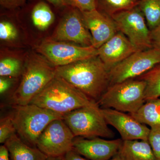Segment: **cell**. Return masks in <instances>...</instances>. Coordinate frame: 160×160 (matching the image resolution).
<instances>
[{"mask_svg":"<svg viewBox=\"0 0 160 160\" xmlns=\"http://www.w3.org/2000/svg\"><path fill=\"white\" fill-rule=\"evenodd\" d=\"M51 39L71 42L80 46H92L91 35L83 19L82 12L76 8L62 18Z\"/></svg>","mask_w":160,"mask_h":160,"instance_id":"11","label":"cell"},{"mask_svg":"<svg viewBox=\"0 0 160 160\" xmlns=\"http://www.w3.org/2000/svg\"><path fill=\"white\" fill-rule=\"evenodd\" d=\"M138 1V2H139V1H140V0H137Z\"/></svg>","mask_w":160,"mask_h":160,"instance_id":"36","label":"cell"},{"mask_svg":"<svg viewBox=\"0 0 160 160\" xmlns=\"http://www.w3.org/2000/svg\"><path fill=\"white\" fill-rule=\"evenodd\" d=\"M17 134L16 129L11 114L1 118L0 120V143L4 144L9 138Z\"/></svg>","mask_w":160,"mask_h":160,"instance_id":"24","label":"cell"},{"mask_svg":"<svg viewBox=\"0 0 160 160\" xmlns=\"http://www.w3.org/2000/svg\"><path fill=\"white\" fill-rule=\"evenodd\" d=\"M146 83L145 102L160 97V64L137 78Z\"/></svg>","mask_w":160,"mask_h":160,"instance_id":"19","label":"cell"},{"mask_svg":"<svg viewBox=\"0 0 160 160\" xmlns=\"http://www.w3.org/2000/svg\"><path fill=\"white\" fill-rule=\"evenodd\" d=\"M138 6L151 31L160 23V0H140Z\"/></svg>","mask_w":160,"mask_h":160,"instance_id":"21","label":"cell"},{"mask_svg":"<svg viewBox=\"0 0 160 160\" xmlns=\"http://www.w3.org/2000/svg\"><path fill=\"white\" fill-rule=\"evenodd\" d=\"M66 5L72 6L81 12L97 9V0H64Z\"/></svg>","mask_w":160,"mask_h":160,"instance_id":"27","label":"cell"},{"mask_svg":"<svg viewBox=\"0 0 160 160\" xmlns=\"http://www.w3.org/2000/svg\"><path fill=\"white\" fill-rule=\"evenodd\" d=\"M160 64V51L151 48L132 53L109 71L110 85L135 79Z\"/></svg>","mask_w":160,"mask_h":160,"instance_id":"9","label":"cell"},{"mask_svg":"<svg viewBox=\"0 0 160 160\" xmlns=\"http://www.w3.org/2000/svg\"><path fill=\"white\" fill-rule=\"evenodd\" d=\"M18 31L14 25L8 21L0 23V38L3 41H10L18 37Z\"/></svg>","mask_w":160,"mask_h":160,"instance_id":"26","label":"cell"},{"mask_svg":"<svg viewBox=\"0 0 160 160\" xmlns=\"http://www.w3.org/2000/svg\"><path fill=\"white\" fill-rule=\"evenodd\" d=\"M98 56L108 71L138 51L125 35L118 31L98 49Z\"/></svg>","mask_w":160,"mask_h":160,"instance_id":"15","label":"cell"},{"mask_svg":"<svg viewBox=\"0 0 160 160\" xmlns=\"http://www.w3.org/2000/svg\"><path fill=\"white\" fill-rule=\"evenodd\" d=\"M75 136L62 118L51 122L37 141L36 147L48 157L64 158L73 149Z\"/></svg>","mask_w":160,"mask_h":160,"instance_id":"10","label":"cell"},{"mask_svg":"<svg viewBox=\"0 0 160 160\" xmlns=\"http://www.w3.org/2000/svg\"><path fill=\"white\" fill-rule=\"evenodd\" d=\"M137 0H97L100 10L112 16L115 13L123 10L131 9L137 6Z\"/></svg>","mask_w":160,"mask_h":160,"instance_id":"22","label":"cell"},{"mask_svg":"<svg viewBox=\"0 0 160 160\" xmlns=\"http://www.w3.org/2000/svg\"><path fill=\"white\" fill-rule=\"evenodd\" d=\"M63 119L75 137L112 138L115 133L108 126L98 103L65 113Z\"/></svg>","mask_w":160,"mask_h":160,"instance_id":"6","label":"cell"},{"mask_svg":"<svg viewBox=\"0 0 160 160\" xmlns=\"http://www.w3.org/2000/svg\"><path fill=\"white\" fill-rule=\"evenodd\" d=\"M122 160L121 159V158L119 156L118 154L116 155L114 157H113V158H112L111 159H110V160Z\"/></svg>","mask_w":160,"mask_h":160,"instance_id":"35","label":"cell"},{"mask_svg":"<svg viewBox=\"0 0 160 160\" xmlns=\"http://www.w3.org/2000/svg\"><path fill=\"white\" fill-rule=\"evenodd\" d=\"M18 78L1 77H0V94L3 97L9 92L14 85Z\"/></svg>","mask_w":160,"mask_h":160,"instance_id":"28","label":"cell"},{"mask_svg":"<svg viewBox=\"0 0 160 160\" xmlns=\"http://www.w3.org/2000/svg\"><path fill=\"white\" fill-rule=\"evenodd\" d=\"M96 103L62 78L56 76L30 104L64 114Z\"/></svg>","mask_w":160,"mask_h":160,"instance_id":"3","label":"cell"},{"mask_svg":"<svg viewBox=\"0 0 160 160\" xmlns=\"http://www.w3.org/2000/svg\"><path fill=\"white\" fill-rule=\"evenodd\" d=\"M26 0H0L1 5L8 9H13L22 5Z\"/></svg>","mask_w":160,"mask_h":160,"instance_id":"30","label":"cell"},{"mask_svg":"<svg viewBox=\"0 0 160 160\" xmlns=\"http://www.w3.org/2000/svg\"><path fill=\"white\" fill-rule=\"evenodd\" d=\"M10 113L17 134L28 146L37 147V141L47 126L64 114L42 108L34 104L11 106Z\"/></svg>","mask_w":160,"mask_h":160,"instance_id":"4","label":"cell"},{"mask_svg":"<svg viewBox=\"0 0 160 160\" xmlns=\"http://www.w3.org/2000/svg\"><path fill=\"white\" fill-rule=\"evenodd\" d=\"M21 76L19 84L9 99L11 106L30 104L56 76V67L42 56L30 53L26 58Z\"/></svg>","mask_w":160,"mask_h":160,"instance_id":"2","label":"cell"},{"mask_svg":"<svg viewBox=\"0 0 160 160\" xmlns=\"http://www.w3.org/2000/svg\"><path fill=\"white\" fill-rule=\"evenodd\" d=\"M150 39L152 48L160 51V23L150 31Z\"/></svg>","mask_w":160,"mask_h":160,"instance_id":"29","label":"cell"},{"mask_svg":"<svg viewBox=\"0 0 160 160\" xmlns=\"http://www.w3.org/2000/svg\"><path fill=\"white\" fill-rule=\"evenodd\" d=\"M83 19L91 35L92 46L98 49L118 32L111 16L98 9L82 12Z\"/></svg>","mask_w":160,"mask_h":160,"instance_id":"14","label":"cell"},{"mask_svg":"<svg viewBox=\"0 0 160 160\" xmlns=\"http://www.w3.org/2000/svg\"><path fill=\"white\" fill-rule=\"evenodd\" d=\"M49 2L53 4L55 6L62 7L66 6L64 0H47Z\"/></svg>","mask_w":160,"mask_h":160,"instance_id":"33","label":"cell"},{"mask_svg":"<svg viewBox=\"0 0 160 160\" xmlns=\"http://www.w3.org/2000/svg\"><path fill=\"white\" fill-rule=\"evenodd\" d=\"M32 19L33 25L37 29L45 30L54 22V14L48 5L43 2H40L32 9Z\"/></svg>","mask_w":160,"mask_h":160,"instance_id":"20","label":"cell"},{"mask_svg":"<svg viewBox=\"0 0 160 160\" xmlns=\"http://www.w3.org/2000/svg\"><path fill=\"white\" fill-rule=\"evenodd\" d=\"M122 142V139L75 137L73 149L89 160H109L118 154Z\"/></svg>","mask_w":160,"mask_h":160,"instance_id":"13","label":"cell"},{"mask_svg":"<svg viewBox=\"0 0 160 160\" xmlns=\"http://www.w3.org/2000/svg\"><path fill=\"white\" fill-rule=\"evenodd\" d=\"M36 49L56 67L98 56V49L93 46L76 45L51 39L43 41Z\"/></svg>","mask_w":160,"mask_h":160,"instance_id":"7","label":"cell"},{"mask_svg":"<svg viewBox=\"0 0 160 160\" xmlns=\"http://www.w3.org/2000/svg\"><path fill=\"white\" fill-rule=\"evenodd\" d=\"M118 154L122 160H156L148 141H123Z\"/></svg>","mask_w":160,"mask_h":160,"instance_id":"17","label":"cell"},{"mask_svg":"<svg viewBox=\"0 0 160 160\" xmlns=\"http://www.w3.org/2000/svg\"><path fill=\"white\" fill-rule=\"evenodd\" d=\"M148 142L156 160H160V125L150 127Z\"/></svg>","mask_w":160,"mask_h":160,"instance_id":"25","label":"cell"},{"mask_svg":"<svg viewBox=\"0 0 160 160\" xmlns=\"http://www.w3.org/2000/svg\"><path fill=\"white\" fill-rule=\"evenodd\" d=\"M9 153L7 147L3 144L0 146V160H9Z\"/></svg>","mask_w":160,"mask_h":160,"instance_id":"32","label":"cell"},{"mask_svg":"<svg viewBox=\"0 0 160 160\" xmlns=\"http://www.w3.org/2000/svg\"><path fill=\"white\" fill-rule=\"evenodd\" d=\"M102 111L108 125L117 129L123 141H148L150 129L130 114L112 109H102Z\"/></svg>","mask_w":160,"mask_h":160,"instance_id":"12","label":"cell"},{"mask_svg":"<svg viewBox=\"0 0 160 160\" xmlns=\"http://www.w3.org/2000/svg\"><path fill=\"white\" fill-rule=\"evenodd\" d=\"M63 160H89L78 153L74 149L68 152L63 158Z\"/></svg>","mask_w":160,"mask_h":160,"instance_id":"31","label":"cell"},{"mask_svg":"<svg viewBox=\"0 0 160 160\" xmlns=\"http://www.w3.org/2000/svg\"><path fill=\"white\" fill-rule=\"evenodd\" d=\"M146 82L132 79L110 85L98 102L102 109L135 113L146 102Z\"/></svg>","mask_w":160,"mask_h":160,"instance_id":"5","label":"cell"},{"mask_svg":"<svg viewBox=\"0 0 160 160\" xmlns=\"http://www.w3.org/2000/svg\"><path fill=\"white\" fill-rule=\"evenodd\" d=\"M118 30L127 38L138 51L152 48L150 30L138 5L112 16Z\"/></svg>","mask_w":160,"mask_h":160,"instance_id":"8","label":"cell"},{"mask_svg":"<svg viewBox=\"0 0 160 160\" xmlns=\"http://www.w3.org/2000/svg\"><path fill=\"white\" fill-rule=\"evenodd\" d=\"M46 160H63V158L48 157Z\"/></svg>","mask_w":160,"mask_h":160,"instance_id":"34","label":"cell"},{"mask_svg":"<svg viewBox=\"0 0 160 160\" xmlns=\"http://www.w3.org/2000/svg\"><path fill=\"white\" fill-rule=\"evenodd\" d=\"M4 145L12 160H46L48 157L37 147L28 146L18 136L13 135Z\"/></svg>","mask_w":160,"mask_h":160,"instance_id":"16","label":"cell"},{"mask_svg":"<svg viewBox=\"0 0 160 160\" xmlns=\"http://www.w3.org/2000/svg\"><path fill=\"white\" fill-rule=\"evenodd\" d=\"M56 76L97 103L110 86L109 71L98 56L57 67Z\"/></svg>","mask_w":160,"mask_h":160,"instance_id":"1","label":"cell"},{"mask_svg":"<svg viewBox=\"0 0 160 160\" xmlns=\"http://www.w3.org/2000/svg\"><path fill=\"white\" fill-rule=\"evenodd\" d=\"M130 114L140 122L150 127L160 125V98L146 102L136 112Z\"/></svg>","mask_w":160,"mask_h":160,"instance_id":"18","label":"cell"},{"mask_svg":"<svg viewBox=\"0 0 160 160\" xmlns=\"http://www.w3.org/2000/svg\"><path fill=\"white\" fill-rule=\"evenodd\" d=\"M24 65L20 60L7 57L0 61V76L18 78L22 76Z\"/></svg>","mask_w":160,"mask_h":160,"instance_id":"23","label":"cell"}]
</instances>
